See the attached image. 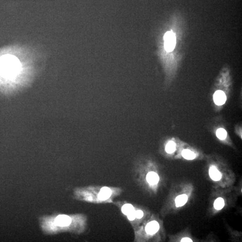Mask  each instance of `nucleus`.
<instances>
[{"mask_svg": "<svg viewBox=\"0 0 242 242\" xmlns=\"http://www.w3.org/2000/svg\"><path fill=\"white\" fill-rule=\"evenodd\" d=\"M0 68L5 74L12 76L17 72L19 68V62L16 57L6 55L0 60Z\"/></svg>", "mask_w": 242, "mask_h": 242, "instance_id": "f257e3e1", "label": "nucleus"}, {"mask_svg": "<svg viewBox=\"0 0 242 242\" xmlns=\"http://www.w3.org/2000/svg\"><path fill=\"white\" fill-rule=\"evenodd\" d=\"M164 48L167 52H171L175 49L176 37L171 31L167 32L164 36Z\"/></svg>", "mask_w": 242, "mask_h": 242, "instance_id": "f03ea898", "label": "nucleus"}, {"mask_svg": "<svg viewBox=\"0 0 242 242\" xmlns=\"http://www.w3.org/2000/svg\"><path fill=\"white\" fill-rule=\"evenodd\" d=\"M213 100L216 105H222L225 103L226 100V94L222 91H217L213 95Z\"/></svg>", "mask_w": 242, "mask_h": 242, "instance_id": "7ed1b4c3", "label": "nucleus"}, {"mask_svg": "<svg viewBox=\"0 0 242 242\" xmlns=\"http://www.w3.org/2000/svg\"><path fill=\"white\" fill-rule=\"evenodd\" d=\"M159 229V225L156 221L148 223L145 227V230L148 234H153L157 233Z\"/></svg>", "mask_w": 242, "mask_h": 242, "instance_id": "20e7f679", "label": "nucleus"}, {"mask_svg": "<svg viewBox=\"0 0 242 242\" xmlns=\"http://www.w3.org/2000/svg\"><path fill=\"white\" fill-rule=\"evenodd\" d=\"M111 190L107 187H104L101 189L98 194V199L101 200H106L108 199L111 195Z\"/></svg>", "mask_w": 242, "mask_h": 242, "instance_id": "39448f33", "label": "nucleus"}, {"mask_svg": "<svg viewBox=\"0 0 242 242\" xmlns=\"http://www.w3.org/2000/svg\"><path fill=\"white\" fill-rule=\"evenodd\" d=\"M209 175L212 179L214 181H219L222 178V175L220 172L217 170L216 167L213 166L210 168Z\"/></svg>", "mask_w": 242, "mask_h": 242, "instance_id": "423d86ee", "label": "nucleus"}, {"mask_svg": "<svg viewBox=\"0 0 242 242\" xmlns=\"http://www.w3.org/2000/svg\"><path fill=\"white\" fill-rule=\"evenodd\" d=\"M146 179L149 184L154 185L158 182L159 177L157 173L150 172L147 174Z\"/></svg>", "mask_w": 242, "mask_h": 242, "instance_id": "0eeeda50", "label": "nucleus"}, {"mask_svg": "<svg viewBox=\"0 0 242 242\" xmlns=\"http://www.w3.org/2000/svg\"><path fill=\"white\" fill-rule=\"evenodd\" d=\"M188 199V196L185 194L177 196L175 199L176 206L179 207L184 206L187 203Z\"/></svg>", "mask_w": 242, "mask_h": 242, "instance_id": "6e6552de", "label": "nucleus"}, {"mask_svg": "<svg viewBox=\"0 0 242 242\" xmlns=\"http://www.w3.org/2000/svg\"><path fill=\"white\" fill-rule=\"evenodd\" d=\"M182 155L184 158L187 160H193L195 157V154L188 149L183 150L182 153Z\"/></svg>", "mask_w": 242, "mask_h": 242, "instance_id": "1a4fd4ad", "label": "nucleus"}, {"mask_svg": "<svg viewBox=\"0 0 242 242\" xmlns=\"http://www.w3.org/2000/svg\"><path fill=\"white\" fill-rule=\"evenodd\" d=\"M176 149V144L174 141H171L166 144L165 151L168 154H172Z\"/></svg>", "mask_w": 242, "mask_h": 242, "instance_id": "9d476101", "label": "nucleus"}, {"mask_svg": "<svg viewBox=\"0 0 242 242\" xmlns=\"http://www.w3.org/2000/svg\"><path fill=\"white\" fill-rule=\"evenodd\" d=\"M224 200L222 198H218L214 203V208L216 210H221L224 206Z\"/></svg>", "mask_w": 242, "mask_h": 242, "instance_id": "9b49d317", "label": "nucleus"}, {"mask_svg": "<svg viewBox=\"0 0 242 242\" xmlns=\"http://www.w3.org/2000/svg\"><path fill=\"white\" fill-rule=\"evenodd\" d=\"M135 210L133 206L130 204H126L123 206L122 208V212L125 214V215H128L129 213Z\"/></svg>", "mask_w": 242, "mask_h": 242, "instance_id": "f8f14e48", "label": "nucleus"}, {"mask_svg": "<svg viewBox=\"0 0 242 242\" xmlns=\"http://www.w3.org/2000/svg\"><path fill=\"white\" fill-rule=\"evenodd\" d=\"M216 135L218 138L221 140H224L226 137L227 132L225 129L222 128H219L216 130Z\"/></svg>", "mask_w": 242, "mask_h": 242, "instance_id": "ddd939ff", "label": "nucleus"}, {"mask_svg": "<svg viewBox=\"0 0 242 242\" xmlns=\"http://www.w3.org/2000/svg\"><path fill=\"white\" fill-rule=\"evenodd\" d=\"M127 217L130 221L134 220L136 218V211L134 210V211L132 212L129 213L128 215H127Z\"/></svg>", "mask_w": 242, "mask_h": 242, "instance_id": "4468645a", "label": "nucleus"}, {"mask_svg": "<svg viewBox=\"0 0 242 242\" xmlns=\"http://www.w3.org/2000/svg\"><path fill=\"white\" fill-rule=\"evenodd\" d=\"M136 216L137 218L140 219L143 216V213L142 211L137 210L136 211Z\"/></svg>", "mask_w": 242, "mask_h": 242, "instance_id": "2eb2a0df", "label": "nucleus"}, {"mask_svg": "<svg viewBox=\"0 0 242 242\" xmlns=\"http://www.w3.org/2000/svg\"><path fill=\"white\" fill-rule=\"evenodd\" d=\"M181 241L182 242H192V241L190 238H184L181 240Z\"/></svg>", "mask_w": 242, "mask_h": 242, "instance_id": "dca6fc26", "label": "nucleus"}]
</instances>
